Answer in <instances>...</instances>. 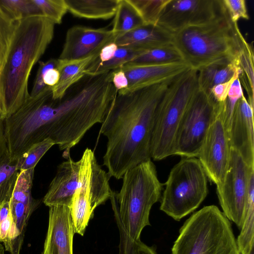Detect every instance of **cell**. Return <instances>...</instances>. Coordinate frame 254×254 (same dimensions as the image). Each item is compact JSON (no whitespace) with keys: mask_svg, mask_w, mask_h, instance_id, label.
Returning a JSON list of instances; mask_svg holds the SVG:
<instances>
[{"mask_svg":"<svg viewBox=\"0 0 254 254\" xmlns=\"http://www.w3.org/2000/svg\"><path fill=\"white\" fill-rule=\"evenodd\" d=\"M217 102L199 87L180 121L175 140L173 155L196 157L213 120Z\"/></svg>","mask_w":254,"mask_h":254,"instance_id":"obj_10","label":"cell"},{"mask_svg":"<svg viewBox=\"0 0 254 254\" xmlns=\"http://www.w3.org/2000/svg\"><path fill=\"white\" fill-rule=\"evenodd\" d=\"M16 24V21L0 5V71L6 61Z\"/></svg>","mask_w":254,"mask_h":254,"instance_id":"obj_30","label":"cell"},{"mask_svg":"<svg viewBox=\"0 0 254 254\" xmlns=\"http://www.w3.org/2000/svg\"><path fill=\"white\" fill-rule=\"evenodd\" d=\"M18 162L10 158L7 148L0 159V205L11 200L20 172Z\"/></svg>","mask_w":254,"mask_h":254,"instance_id":"obj_27","label":"cell"},{"mask_svg":"<svg viewBox=\"0 0 254 254\" xmlns=\"http://www.w3.org/2000/svg\"><path fill=\"white\" fill-rule=\"evenodd\" d=\"M143 24L140 15L128 0H118L111 29L115 38Z\"/></svg>","mask_w":254,"mask_h":254,"instance_id":"obj_25","label":"cell"},{"mask_svg":"<svg viewBox=\"0 0 254 254\" xmlns=\"http://www.w3.org/2000/svg\"><path fill=\"white\" fill-rule=\"evenodd\" d=\"M239 71L228 81L217 84L213 87L209 94L217 102H222L226 100L230 88L234 81L238 77Z\"/></svg>","mask_w":254,"mask_h":254,"instance_id":"obj_38","label":"cell"},{"mask_svg":"<svg viewBox=\"0 0 254 254\" xmlns=\"http://www.w3.org/2000/svg\"><path fill=\"white\" fill-rule=\"evenodd\" d=\"M249 168L241 155L231 149L228 169L216 192L223 213L241 229L246 211Z\"/></svg>","mask_w":254,"mask_h":254,"instance_id":"obj_12","label":"cell"},{"mask_svg":"<svg viewBox=\"0 0 254 254\" xmlns=\"http://www.w3.org/2000/svg\"><path fill=\"white\" fill-rule=\"evenodd\" d=\"M180 62H185L174 44H171L144 51L129 63L136 64H162Z\"/></svg>","mask_w":254,"mask_h":254,"instance_id":"obj_29","label":"cell"},{"mask_svg":"<svg viewBox=\"0 0 254 254\" xmlns=\"http://www.w3.org/2000/svg\"><path fill=\"white\" fill-rule=\"evenodd\" d=\"M226 13L222 0H169L157 25L174 33L209 23Z\"/></svg>","mask_w":254,"mask_h":254,"instance_id":"obj_13","label":"cell"},{"mask_svg":"<svg viewBox=\"0 0 254 254\" xmlns=\"http://www.w3.org/2000/svg\"><path fill=\"white\" fill-rule=\"evenodd\" d=\"M98 57L95 56L81 60L69 61L61 71L58 83L52 87V98L54 99L62 98L69 88L85 75L87 68Z\"/></svg>","mask_w":254,"mask_h":254,"instance_id":"obj_24","label":"cell"},{"mask_svg":"<svg viewBox=\"0 0 254 254\" xmlns=\"http://www.w3.org/2000/svg\"><path fill=\"white\" fill-rule=\"evenodd\" d=\"M177 75L132 92H117L100 129L107 139L103 165L111 176L122 179L126 171L151 159L157 108Z\"/></svg>","mask_w":254,"mask_h":254,"instance_id":"obj_2","label":"cell"},{"mask_svg":"<svg viewBox=\"0 0 254 254\" xmlns=\"http://www.w3.org/2000/svg\"><path fill=\"white\" fill-rule=\"evenodd\" d=\"M238 70L234 62L228 60L205 66L197 70L198 87L209 93L213 87L229 80Z\"/></svg>","mask_w":254,"mask_h":254,"instance_id":"obj_22","label":"cell"},{"mask_svg":"<svg viewBox=\"0 0 254 254\" xmlns=\"http://www.w3.org/2000/svg\"><path fill=\"white\" fill-rule=\"evenodd\" d=\"M114 43L119 47L146 51L173 43V33L158 25L143 24L116 37Z\"/></svg>","mask_w":254,"mask_h":254,"instance_id":"obj_19","label":"cell"},{"mask_svg":"<svg viewBox=\"0 0 254 254\" xmlns=\"http://www.w3.org/2000/svg\"><path fill=\"white\" fill-rule=\"evenodd\" d=\"M66 64V61L59 59L40 62L30 95L35 96L47 87L55 86L59 81L61 71Z\"/></svg>","mask_w":254,"mask_h":254,"instance_id":"obj_26","label":"cell"},{"mask_svg":"<svg viewBox=\"0 0 254 254\" xmlns=\"http://www.w3.org/2000/svg\"><path fill=\"white\" fill-rule=\"evenodd\" d=\"M207 176L196 157H183L165 184L160 209L176 221L196 209L208 192Z\"/></svg>","mask_w":254,"mask_h":254,"instance_id":"obj_8","label":"cell"},{"mask_svg":"<svg viewBox=\"0 0 254 254\" xmlns=\"http://www.w3.org/2000/svg\"><path fill=\"white\" fill-rule=\"evenodd\" d=\"M5 118V115L2 111L0 110V121H3Z\"/></svg>","mask_w":254,"mask_h":254,"instance_id":"obj_43","label":"cell"},{"mask_svg":"<svg viewBox=\"0 0 254 254\" xmlns=\"http://www.w3.org/2000/svg\"><path fill=\"white\" fill-rule=\"evenodd\" d=\"M80 161L78 185L69 209L74 232L82 234L95 208L110 199L113 191L109 183L111 176L101 168L92 150L85 149Z\"/></svg>","mask_w":254,"mask_h":254,"instance_id":"obj_9","label":"cell"},{"mask_svg":"<svg viewBox=\"0 0 254 254\" xmlns=\"http://www.w3.org/2000/svg\"><path fill=\"white\" fill-rule=\"evenodd\" d=\"M198 88L197 70L189 68L168 86L158 105L151 142V158L161 160L173 155L179 125Z\"/></svg>","mask_w":254,"mask_h":254,"instance_id":"obj_7","label":"cell"},{"mask_svg":"<svg viewBox=\"0 0 254 254\" xmlns=\"http://www.w3.org/2000/svg\"><path fill=\"white\" fill-rule=\"evenodd\" d=\"M74 234L69 207H49L48 227L42 254H73Z\"/></svg>","mask_w":254,"mask_h":254,"instance_id":"obj_16","label":"cell"},{"mask_svg":"<svg viewBox=\"0 0 254 254\" xmlns=\"http://www.w3.org/2000/svg\"><path fill=\"white\" fill-rule=\"evenodd\" d=\"M190 67L185 62L162 64H136L128 63L121 67L128 80L127 93L160 82L173 77Z\"/></svg>","mask_w":254,"mask_h":254,"instance_id":"obj_17","label":"cell"},{"mask_svg":"<svg viewBox=\"0 0 254 254\" xmlns=\"http://www.w3.org/2000/svg\"><path fill=\"white\" fill-rule=\"evenodd\" d=\"M111 29L76 25L67 31L62 51L58 59L76 61L98 56L102 49L114 42Z\"/></svg>","mask_w":254,"mask_h":254,"instance_id":"obj_14","label":"cell"},{"mask_svg":"<svg viewBox=\"0 0 254 254\" xmlns=\"http://www.w3.org/2000/svg\"><path fill=\"white\" fill-rule=\"evenodd\" d=\"M60 164L43 201L49 207L64 205L70 207L78 182L80 160L75 161L70 157Z\"/></svg>","mask_w":254,"mask_h":254,"instance_id":"obj_18","label":"cell"},{"mask_svg":"<svg viewBox=\"0 0 254 254\" xmlns=\"http://www.w3.org/2000/svg\"><path fill=\"white\" fill-rule=\"evenodd\" d=\"M119 192L110 198L117 223L132 240H139L142 231L150 226L152 206L161 198L162 184L151 159L127 170Z\"/></svg>","mask_w":254,"mask_h":254,"instance_id":"obj_4","label":"cell"},{"mask_svg":"<svg viewBox=\"0 0 254 254\" xmlns=\"http://www.w3.org/2000/svg\"><path fill=\"white\" fill-rule=\"evenodd\" d=\"M254 48L243 37L234 63L239 71L238 78L248 95L247 101L254 108Z\"/></svg>","mask_w":254,"mask_h":254,"instance_id":"obj_21","label":"cell"},{"mask_svg":"<svg viewBox=\"0 0 254 254\" xmlns=\"http://www.w3.org/2000/svg\"><path fill=\"white\" fill-rule=\"evenodd\" d=\"M254 169L248 173V188L246 211L241 232L236 239L240 254H250L254 250Z\"/></svg>","mask_w":254,"mask_h":254,"instance_id":"obj_23","label":"cell"},{"mask_svg":"<svg viewBox=\"0 0 254 254\" xmlns=\"http://www.w3.org/2000/svg\"><path fill=\"white\" fill-rule=\"evenodd\" d=\"M0 5L15 21L31 15L41 14L33 0H0Z\"/></svg>","mask_w":254,"mask_h":254,"instance_id":"obj_32","label":"cell"},{"mask_svg":"<svg viewBox=\"0 0 254 254\" xmlns=\"http://www.w3.org/2000/svg\"><path fill=\"white\" fill-rule=\"evenodd\" d=\"M112 82L117 91L127 88L128 80L121 67L112 71Z\"/></svg>","mask_w":254,"mask_h":254,"instance_id":"obj_39","label":"cell"},{"mask_svg":"<svg viewBox=\"0 0 254 254\" xmlns=\"http://www.w3.org/2000/svg\"><path fill=\"white\" fill-rule=\"evenodd\" d=\"M243 36L237 23L226 12L202 25L186 27L173 33V43L184 61L196 70L224 60L233 61Z\"/></svg>","mask_w":254,"mask_h":254,"instance_id":"obj_5","label":"cell"},{"mask_svg":"<svg viewBox=\"0 0 254 254\" xmlns=\"http://www.w3.org/2000/svg\"><path fill=\"white\" fill-rule=\"evenodd\" d=\"M117 92L111 71L85 75L59 99H54L52 90H48L30 105L26 116L27 128L37 141L52 139L67 159L70 149L86 132L103 123Z\"/></svg>","mask_w":254,"mask_h":254,"instance_id":"obj_1","label":"cell"},{"mask_svg":"<svg viewBox=\"0 0 254 254\" xmlns=\"http://www.w3.org/2000/svg\"><path fill=\"white\" fill-rule=\"evenodd\" d=\"M13 224L10 203L7 202L0 205V243L4 242L11 231Z\"/></svg>","mask_w":254,"mask_h":254,"instance_id":"obj_37","label":"cell"},{"mask_svg":"<svg viewBox=\"0 0 254 254\" xmlns=\"http://www.w3.org/2000/svg\"><path fill=\"white\" fill-rule=\"evenodd\" d=\"M244 95L242 87L238 77L236 78L232 84L229 90L227 99L233 104H235L236 102Z\"/></svg>","mask_w":254,"mask_h":254,"instance_id":"obj_41","label":"cell"},{"mask_svg":"<svg viewBox=\"0 0 254 254\" xmlns=\"http://www.w3.org/2000/svg\"><path fill=\"white\" fill-rule=\"evenodd\" d=\"M55 25L41 14L16 21L6 61L0 71L2 110L5 117L29 97L31 72L52 42Z\"/></svg>","mask_w":254,"mask_h":254,"instance_id":"obj_3","label":"cell"},{"mask_svg":"<svg viewBox=\"0 0 254 254\" xmlns=\"http://www.w3.org/2000/svg\"><path fill=\"white\" fill-rule=\"evenodd\" d=\"M254 108L243 95L233 109L229 138L236 150L250 168H254Z\"/></svg>","mask_w":254,"mask_h":254,"instance_id":"obj_15","label":"cell"},{"mask_svg":"<svg viewBox=\"0 0 254 254\" xmlns=\"http://www.w3.org/2000/svg\"><path fill=\"white\" fill-rule=\"evenodd\" d=\"M172 254H240L230 220L214 205L194 212L184 223Z\"/></svg>","mask_w":254,"mask_h":254,"instance_id":"obj_6","label":"cell"},{"mask_svg":"<svg viewBox=\"0 0 254 254\" xmlns=\"http://www.w3.org/2000/svg\"><path fill=\"white\" fill-rule=\"evenodd\" d=\"M228 16L233 23L240 19H249L245 0H222Z\"/></svg>","mask_w":254,"mask_h":254,"instance_id":"obj_36","label":"cell"},{"mask_svg":"<svg viewBox=\"0 0 254 254\" xmlns=\"http://www.w3.org/2000/svg\"><path fill=\"white\" fill-rule=\"evenodd\" d=\"M118 48V46L114 42L106 45L102 49L95 61L104 63L109 61L113 57Z\"/></svg>","mask_w":254,"mask_h":254,"instance_id":"obj_40","label":"cell"},{"mask_svg":"<svg viewBox=\"0 0 254 254\" xmlns=\"http://www.w3.org/2000/svg\"><path fill=\"white\" fill-rule=\"evenodd\" d=\"M225 117V101L217 102L214 117L197 156L208 179L216 185L223 180L230 159L231 148Z\"/></svg>","mask_w":254,"mask_h":254,"instance_id":"obj_11","label":"cell"},{"mask_svg":"<svg viewBox=\"0 0 254 254\" xmlns=\"http://www.w3.org/2000/svg\"><path fill=\"white\" fill-rule=\"evenodd\" d=\"M0 110L2 111V104H1V95H0Z\"/></svg>","mask_w":254,"mask_h":254,"instance_id":"obj_44","label":"cell"},{"mask_svg":"<svg viewBox=\"0 0 254 254\" xmlns=\"http://www.w3.org/2000/svg\"><path fill=\"white\" fill-rule=\"evenodd\" d=\"M54 145L55 143L50 138L33 144L19 158L20 171L34 169L41 158Z\"/></svg>","mask_w":254,"mask_h":254,"instance_id":"obj_33","label":"cell"},{"mask_svg":"<svg viewBox=\"0 0 254 254\" xmlns=\"http://www.w3.org/2000/svg\"><path fill=\"white\" fill-rule=\"evenodd\" d=\"M250 254H254V250H253L252 251V252H251Z\"/></svg>","mask_w":254,"mask_h":254,"instance_id":"obj_45","label":"cell"},{"mask_svg":"<svg viewBox=\"0 0 254 254\" xmlns=\"http://www.w3.org/2000/svg\"><path fill=\"white\" fill-rule=\"evenodd\" d=\"M135 7L144 24L157 25L162 11L169 0H128Z\"/></svg>","mask_w":254,"mask_h":254,"instance_id":"obj_31","label":"cell"},{"mask_svg":"<svg viewBox=\"0 0 254 254\" xmlns=\"http://www.w3.org/2000/svg\"><path fill=\"white\" fill-rule=\"evenodd\" d=\"M144 51L118 47L111 60L104 63L97 62L95 60L87 68L85 74L89 76H96L117 69L132 61Z\"/></svg>","mask_w":254,"mask_h":254,"instance_id":"obj_28","label":"cell"},{"mask_svg":"<svg viewBox=\"0 0 254 254\" xmlns=\"http://www.w3.org/2000/svg\"><path fill=\"white\" fill-rule=\"evenodd\" d=\"M3 121H0V159L7 148L3 131Z\"/></svg>","mask_w":254,"mask_h":254,"instance_id":"obj_42","label":"cell"},{"mask_svg":"<svg viewBox=\"0 0 254 254\" xmlns=\"http://www.w3.org/2000/svg\"><path fill=\"white\" fill-rule=\"evenodd\" d=\"M118 226L120 232L118 254H157L154 247L146 245L140 239H131L121 225L118 224Z\"/></svg>","mask_w":254,"mask_h":254,"instance_id":"obj_35","label":"cell"},{"mask_svg":"<svg viewBox=\"0 0 254 254\" xmlns=\"http://www.w3.org/2000/svg\"><path fill=\"white\" fill-rule=\"evenodd\" d=\"M41 14L55 24H60L67 11L64 0H33Z\"/></svg>","mask_w":254,"mask_h":254,"instance_id":"obj_34","label":"cell"},{"mask_svg":"<svg viewBox=\"0 0 254 254\" xmlns=\"http://www.w3.org/2000/svg\"><path fill=\"white\" fill-rule=\"evenodd\" d=\"M67 11L74 16L107 20L114 16L118 0H64Z\"/></svg>","mask_w":254,"mask_h":254,"instance_id":"obj_20","label":"cell"}]
</instances>
